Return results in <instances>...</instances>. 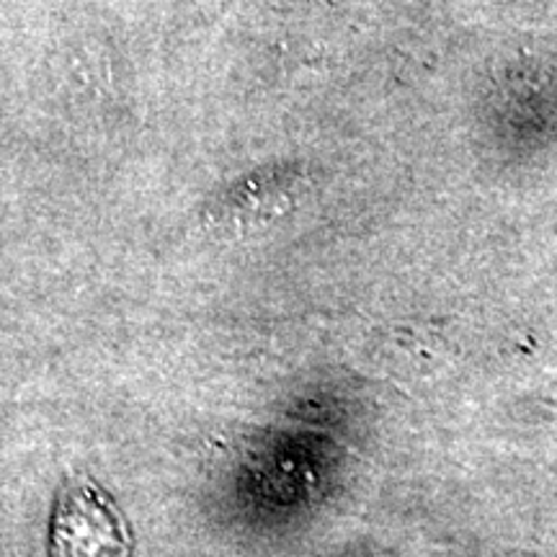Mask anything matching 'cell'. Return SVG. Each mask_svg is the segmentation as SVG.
Segmentation results:
<instances>
[{"mask_svg":"<svg viewBox=\"0 0 557 557\" xmlns=\"http://www.w3.org/2000/svg\"><path fill=\"white\" fill-rule=\"evenodd\" d=\"M132 537L122 508L90 478L60 487L50 527V557H129Z\"/></svg>","mask_w":557,"mask_h":557,"instance_id":"1","label":"cell"}]
</instances>
